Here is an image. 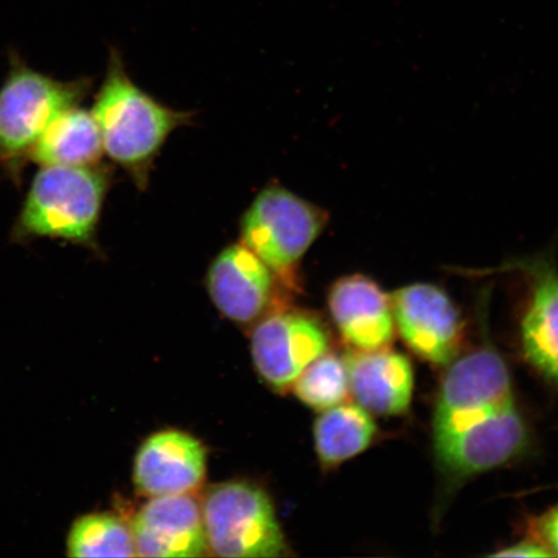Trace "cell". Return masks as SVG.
<instances>
[{
    "mask_svg": "<svg viewBox=\"0 0 558 558\" xmlns=\"http://www.w3.org/2000/svg\"><path fill=\"white\" fill-rule=\"evenodd\" d=\"M449 366L432 424L438 465L465 480L512 462L526 450L529 430L505 359L487 341Z\"/></svg>",
    "mask_w": 558,
    "mask_h": 558,
    "instance_id": "6da1fadb",
    "label": "cell"
},
{
    "mask_svg": "<svg viewBox=\"0 0 558 558\" xmlns=\"http://www.w3.org/2000/svg\"><path fill=\"white\" fill-rule=\"evenodd\" d=\"M104 153L146 190L155 160L174 130L192 122V113L173 110L137 87L120 53L110 52L107 75L93 110Z\"/></svg>",
    "mask_w": 558,
    "mask_h": 558,
    "instance_id": "7a4b0ae2",
    "label": "cell"
},
{
    "mask_svg": "<svg viewBox=\"0 0 558 558\" xmlns=\"http://www.w3.org/2000/svg\"><path fill=\"white\" fill-rule=\"evenodd\" d=\"M110 173L94 167L39 166L13 222L11 240H60L99 251L97 229Z\"/></svg>",
    "mask_w": 558,
    "mask_h": 558,
    "instance_id": "3957f363",
    "label": "cell"
},
{
    "mask_svg": "<svg viewBox=\"0 0 558 558\" xmlns=\"http://www.w3.org/2000/svg\"><path fill=\"white\" fill-rule=\"evenodd\" d=\"M89 81H58L15 52L0 86V170L19 183L38 140L56 116L80 105Z\"/></svg>",
    "mask_w": 558,
    "mask_h": 558,
    "instance_id": "277c9868",
    "label": "cell"
},
{
    "mask_svg": "<svg viewBox=\"0 0 558 558\" xmlns=\"http://www.w3.org/2000/svg\"><path fill=\"white\" fill-rule=\"evenodd\" d=\"M330 216L286 190L268 185L256 195L241 221V243L284 282L296 281L300 262L324 233Z\"/></svg>",
    "mask_w": 558,
    "mask_h": 558,
    "instance_id": "5b68a950",
    "label": "cell"
},
{
    "mask_svg": "<svg viewBox=\"0 0 558 558\" xmlns=\"http://www.w3.org/2000/svg\"><path fill=\"white\" fill-rule=\"evenodd\" d=\"M202 506L208 550L219 557L288 555L274 505L263 488L243 481L215 485Z\"/></svg>",
    "mask_w": 558,
    "mask_h": 558,
    "instance_id": "8992f818",
    "label": "cell"
},
{
    "mask_svg": "<svg viewBox=\"0 0 558 558\" xmlns=\"http://www.w3.org/2000/svg\"><path fill=\"white\" fill-rule=\"evenodd\" d=\"M396 329L418 359L449 366L459 357L462 323L448 292L432 283H411L392 295Z\"/></svg>",
    "mask_w": 558,
    "mask_h": 558,
    "instance_id": "52a82bcc",
    "label": "cell"
},
{
    "mask_svg": "<svg viewBox=\"0 0 558 558\" xmlns=\"http://www.w3.org/2000/svg\"><path fill=\"white\" fill-rule=\"evenodd\" d=\"M329 338L316 318L295 311L265 317L251 338L254 365L278 392L294 384L314 360L327 352Z\"/></svg>",
    "mask_w": 558,
    "mask_h": 558,
    "instance_id": "ba28073f",
    "label": "cell"
},
{
    "mask_svg": "<svg viewBox=\"0 0 558 558\" xmlns=\"http://www.w3.org/2000/svg\"><path fill=\"white\" fill-rule=\"evenodd\" d=\"M498 274H520L530 298L521 323V343L527 361L558 383V268L555 250L505 263Z\"/></svg>",
    "mask_w": 558,
    "mask_h": 558,
    "instance_id": "9c48e42d",
    "label": "cell"
},
{
    "mask_svg": "<svg viewBox=\"0 0 558 558\" xmlns=\"http://www.w3.org/2000/svg\"><path fill=\"white\" fill-rule=\"evenodd\" d=\"M131 532L140 557H199L208 550L202 506L190 494L151 498Z\"/></svg>",
    "mask_w": 558,
    "mask_h": 558,
    "instance_id": "30bf717a",
    "label": "cell"
},
{
    "mask_svg": "<svg viewBox=\"0 0 558 558\" xmlns=\"http://www.w3.org/2000/svg\"><path fill=\"white\" fill-rule=\"evenodd\" d=\"M205 476V446L185 432H158L136 453L134 483L145 497L191 494L204 484Z\"/></svg>",
    "mask_w": 558,
    "mask_h": 558,
    "instance_id": "8fae6325",
    "label": "cell"
},
{
    "mask_svg": "<svg viewBox=\"0 0 558 558\" xmlns=\"http://www.w3.org/2000/svg\"><path fill=\"white\" fill-rule=\"evenodd\" d=\"M327 303L341 338L353 351H376L392 343V300L373 278L341 277L331 286Z\"/></svg>",
    "mask_w": 558,
    "mask_h": 558,
    "instance_id": "7c38bea8",
    "label": "cell"
},
{
    "mask_svg": "<svg viewBox=\"0 0 558 558\" xmlns=\"http://www.w3.org/2000/svg\"><path fill=\"white\" fill-rule=\"evenodd\" d=\"M274 271L243 243L222 250L209 265L208 294L216 308L239 324L253 323L274 294Z\"/></svg>",
    "mask_w": 558,
    "mask_h": 558,
    "instance_id": "4fadbf2b",
    "label": "cell"
},
{
    "mask_svg": "<svg viewBox=\"0 0 558 558\" xmlns=\"http://www.w3.org/2000/svg\"><path fill=\"white\" fill-rule=\"evenodd\" d=\"M349 392L369 414L399 416L408 413L414 396V368L407 357L389 348L353 351L344 359Z\"/></svg>",
    "mask_w": 558,
    "mask_h": 558,
    "instance_id": "5bb4252c",
    "label": "cell"
},
{
    "mask_svg": "<svg viewBox=\"0 0 558 558\" xmlns=\"http://www.w3.org/2000/svg\"><path fill=\"white\" fill-rule=\"evenodd\" d=\"M104 146L93 111L74 105L56 116L32 153L39 166H99Z\"/></svg>",
    "mask_w": 558,
    "mask_h": 558,
    "instance_id": "9a60e30c",
    "label": "cell"
},
{
    "mask_svg": "<svg viewBox=\"0 0 558 558\" xmlns=\"http://www.w3.org/2000/svg\"><path fill=\"white\" fill-rule=\"evenodd\" d=\"M378 434L372 414L360 404L339 403L314 423V444L320 462L338 465L369 448Z\"/></svg>",
    "mask_w": 558,
    "mask_h": 558,
    "instance_id": "2e32d148",
    "label": "cell"
},
{
    "mask_svg": "<svg viewBox=\"0 0 558 558\" xmlns=\"http://www.w3.org/2000/svg\"><path fill=\"white\" fill-rule=\"evenodd\" d=\"M66 549L70 557L136 556L131 526L111 513H90L76 520Z\"/></svg>",
    "mask_w": 558,
    "mask_h": 558,
    "instance_id": "e0dca14e",
    "label": "cell"
},
{
    "mask_svg": "<svg viewBox=\"0 0 558 558\" xmlns=\"http://www.w3.org/2000/svg\"><path fill=\"white\" fill-rule=\"evenodd\" d=\"M300 401L316 410H327L343 403L349 395L344 360L323 354L304 369L292 384Z\"/></svg>",
    "mask_w": 558,
    "mask_h": 558,
    "instance_id": "ac0fdd59",
    "label": "cell"
},
{
    "mask_svg": "<svg viewBox=\"0 0 558 558\" xmlns=\"http://www.w3.org/2000/svg\"><path fill=\"white\" fill-rule=\"evenodd\" d=\"M536 530L543 546L549 550L550 555L558 556V506L543 515Z\"/></svg>",
    "mask_w": 558,
    "mask_h": 558,
    "instance_id": "d6986e66",
    "label": "cell"
},
{
    "mask_svg": "<svg viewBox=\"0 0 558 558\" xmlns=\"http://www.w3.org/2000/svg\"><path fill=\"white\" fill-rule=\"evenodd\" d=\"M495 557H553L549 550L543 546L539 541H523L507 547L500 553H495Z\"/></svg>",
    "mask_w": 558,
    "mask_h": 558,
    "instance_id": "ffe728a7",
    "label": "cell"
}]
</instances>
